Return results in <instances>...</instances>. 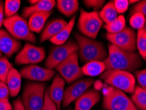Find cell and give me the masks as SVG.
Wrapping results in <instances>:
<instances>
[{"label":"cell","instance_id":"1","mask_svg":"<svg viewBox=\"0 0 146 110\" xmlns=\"http://www.w3.org/2000/svg\"><path fill=\"white\" fill-rule=\"evenodd\" d=\"M104 63L106 65V71H123L133 72L142 66L141 57L138 53L128 52L109 44L108 45V55Z\"/></svg>","mask_w":146,"mask_h":110},{"label":"cell","instance_id":"2","mask_svg":"<svg viewBox=\"0 0 146 110\" xmlns=\"http://www.w3.org/2000/svg\"><path fill=\"white\" fill-rule=\"evenodd\" d=\"M75 39L78 47V53L80 60L84 63L90 61H104L108 53L101 42L75 33Z\"/></svg>","mask_w":146,"mask_h":110},{"label":"cell","instance_id":"3","mask_svg":"<svg viewBox=\"0 0 146 110\" xmlns=\"http://www.w3.org/2000/svg\"><path fill=\"white\" fill-rule=\"evenodd\" d=\"M46 85L32 82L25 85L22 95V102L26 110H42L44 103Z\"/></svg>","mask_w":146,"mask_h":110},{"label":"cell","instance_id":"4","mask_svg":"<svg viewBox=\"0 0 146 110\" xmlns=\"http://www.w3.org/2000/svg\"><path fill=\"white\" fill-rule=\"evenodd\" d=\"M103 107L106 110H138L125 92L113 87L104 90Z\"/></svg>","mask_w":146,"mask_h":110},{"label":"cell","instance_id":"5","mask_svg":"<svg viewBox=\"0 0 146 110\" xmlns=\"http://www.w3.org/2000/svg\"><path fill=\"white\" fill-rule=\"evenodd\" d=\"M101 78L110 85L126 93L133 94L136 88V79L131 73L123 71H106Z\"/></svg>","mask_w":146,"mask_h":110},{"label":"cell","instance_id":"6","mask_svg":"<svg viewBox=\"0 0 146 110\" xmlns=\"http://www.w3.org/2000/svg\"><path fill=\"white\" fill-rule=\"evenodd\" d=\"M3 25L7 31L16 40H22L34 43L36 36L29 29V24L23 17L15 15L4 20Z\"/></svg>","mask_w":146,"mask_h":110},{"label":"cell","instance_id":"7","mask_svg":"<svg viewBox=\"0 0 146 110\" xmlns=\"http://www.w3.org/2000/svg\"><path fill=\"white\" fill-rule=\"evenodd\" d=\"M102 19L97 11L88 12L81 9L78 19V29L86 37L95 40L103 25Z\"/></svg>","mask_w":146,"mask_h":110},{"label":"cell","instance_id":"8","mask_svg":"<svg viewBox=\"0 0 146 110\" xmlns=\"http://www.w3.org/2000/svg\"><path fill=\"white\" fill-rule=\"evenodd\" d=\"M136 36L135 31L129 27H126L123 31L118 33L106 34L107 39L111 44L128 52L136 51Z\"/></svg>","mask_w":146,"mask_h":110},{"label":"cell","instance_id":"9","mask_svg":"<svg viewBox=\"0 0 146 110\" xmlns=\"http://www.w3.org/2000/svg\"><path fill=\"white\" fill-rule=\"evenodd\" d=\"M78 51V45L73 41H68L62 45L56 46L52 49L47 58L45 63L46 68L53 70L72 53Z\"/></svg>","mask_w":146,"mask_h":110},{"label":"cell","instance_id":"10","mask_svg":"<svg viewBox=\"0 0 146 110\" xmlns=\"http://www.w3.org/2000/svg\"><path fill=\"white\" fill-rule=\"evenodd\" d=\"M55 69L59 73L62 78L68 84L74 83L83 76L78 64V51L72 53Z\"/></svg>","mask_w":146,"mask_h":110},{"label":"cell","instance_id":"11","mask_svg":"<svg viewBox=\"0 0 146 110\" xmlns=\"http://www.w3.org/2000/svg\"><path fill=\"white\" fill-rule=\"evenodd\" d=\"M46 58V51L44 47L26 43L15 57V63L21 65L35 64L42 61Z\"/></svg>","mask_w":146,"mask_h":110},{"label":"cell","instance_id":"12","mask_svg":"<svg viewBox=\"0 0 146 110\" xmlns=\"http://www.w3.org/2000/svg\"><path fill=\"white\" fill-rule=\"evenodd\" d=\"M94 80L92 79H78L74 81L71 85L66 88L62 102V107L66 108L76 99L81 96L88 88L93 85Z\"/></svg>","mask_w":146,"mask_h":110},{"label":"cell","instance_id":"13","mask_svg":"<svg viewBox=\"0 0 146 110\" xmlns=\"http://www.w3.org/2000/svg\"><path fill=\"white\" fill-rule=\"evenodd\" d=\"M20 73L23 78L33 81H48L54 77L55 72L53 70L43 68L36 65H30L23 67Z\"/></svg>","mask_w":146,"mask_h":110},{"label":"cell","instance_id":"14","mask_svg":"<svg viewBox=\"0 0 146 110\" xmlns=\"http://www.w3.org/2000/svg\"><path fill=\"white\" fill-rule=\"evenodd\" d=\"M21 47V43L14 38L9 32L0 29V51L7 57H11Z\"/></svg>","mask_w":146,"mask_h":110},{"label":"cell","instance_id":"15","mask_svg":"<svg viewBox=\"0 0 146 110\" xmlns=\"http://www.w3.org/2000/svg\"><path fill=\"white\" fill-rule=\"evenodd\" d=\"M65 81L60 75H56L53 79L52 83L48 88V94L51 100L56 105L58 110H61L64 96Z\"/></svg>","mask_w":146,"mask_h":110},{"label":"cell","instance_id":"16","mask_svg":"<svg viewBox=\"0 0 146 110\" xmlns=\"http://www.w3.org/2000/svg\"><path fill=\"white\" fill-rule=\"evenodd\" d=\"M100 100L101 95L98 90H88L75 100L74 110H90Z\"/></svg>","mask_w":146,"mask_h":110},{"label":"cell","instance_id":"17","mask_svg":"<svg viewBox=\"0 0 146 110\" xmlns=\"http://www.w3.org/2000/svg\"><path fill=\"white\" fill-rule=\"evenodd\" d=\"M55 5L56 1L55 0H40L33 5L25 7L23 11V17L27 19L35 13L51 12Z\"/></svg>","mask_w":146,"mask_h":110},{"label":"cell","instance_id":"18","mask_svg":"<svg viewBox=\"0 0 146 110\" xmlns=\"http://www.w3.org/2000/svg\"><path fill=\"white\" fill-rule=\"evenodd\" d=\"M67 22L63 19H55L49 23L43 31L40 36V42L53 38L61 32L67 25Z\"/></svg>","mask_w":146,"mask_h":110},{"label":"cell","instance_id":"19","mask_svg":"<svg viewBox=\"0 0 146 110\" xmlns=\"http://www.w3.org/2000/svg\"><path fill=\"white\" fill-rule=\"evenodd\" d=\"M21 78L22 76L20 72L15 68H13L9 73L6 81V85L9 88L10 96L11 97H16L20 92L22 83Z\"/></svg>","mask_w":146,"mask_h":110},{"label":"cell","instance_id":"20","mask_svg":"<svg viewBox=\"0 0 146 110\" xmlns=\"http://www.w3.org/2000/svg\"><path fill=\"white\" fill-rule=\"evenodd\" d=\"M51 15V12L40 13L33 14L29 17V29L33 32L40 33L46 23L47 19Z\"/></svg>","mask_w":146,"mask_h":110},{"label":"cell","instance_id":"21","mask_svg":"<svg viewBox=\"0 0 146 110\" xmlns=\"http://www.w3.org/2000/svg\"><path fill=\"white\" fill-rule=\"evenodd\" d=\"M81 71L84 75L89 77H96L102 75L106 71V65L104 61H90L86 63Z\"/></svg>","mask_w":146,"mask_h":110},{"label":"cell","instance_id":"22","mask_svg":"<svg viewBox=\"0 0 146 110\" xmlns=\"http://www.w3.org/2000/svg\"><path fill=\"white\" fill-rule=\"evenodd\" d=\"M75 21H76V16H74L70 19L69 22L67 23V25L64 27V29L61 30L59 34H57L53 38L49 40L50 42L53 43V44H55L56 46L62 45L66 43L72 31L73 27H74L75 24Z\"/></svg>","mask_w":146,"mask_h":110},{"label":"cell","instance_id":"23","mask_svg":"<svg viewBox=\"0 0 146 110\" xmlns=\"http://www.w3.org/2000/svg\"><path fill=\"white\" fill-rule=\"evenodd\" d=\"M56 5L58 10L66 17L72 15L79 8V3L77 0H58Z\"/></svg>","mask_w":146,"mask_h":110},{"label":"cell","instance_id":"24","mask_svg":"<svg viewBox=\"0 0 146 110\" xmlns=\"http://www.w3.org/2000/svg\"><path fill=\"white\" fill-rule=\"evenodd\" d=\"M99 16L106 25H109L116 20L118 17V13L113 1L108 2L99 13Z\"/></svg>","mask_w":146,"mask_h":110},{"label":"cell","instance_id":"25","mask_svg":"<svg viewBox=\"0 0 146 110\" xmlns=\"http://www.w3.org/2000/svg\"><path fill=\"white\" fill-rule=\"evenodd\" d=\"M131 100L138 110H146V89L136 87Z\"/></svg>","mask_w":146,"mask_h":110},{"label":"cell","instance_id":"26","mask_svg":"<svg viewBox=\"0 0 146 110\" xmlns=\"http://www.w3.org/2000/svg\"><path fill=\"white\" fill-rule=\"evenodd\" d=\"M104 28L109 34H116L121 32L126 28V21L124 17L122 15L118 16L116 20L109 25H106Z\"/></svg>","mask_w":146,"mask_h":110},{"label":"cell","instance_id":"27","mask_svg":"<svg viewBox=\"0 0 146 110\" xmlns=\"http://www.w3.org/2000/svg\"><path fill=\"white\" fill-rule=\"evenodd\" d=\"M136 34L137 49L139 51V55L146 60V33L144 29L139 30Z\"/></svg>","mask_w":146,"mask_h":110},{"label":"cell","instance_id":"28","mask_svg":"<svg viewBox=\"0 0 146 110\" xmlns=\"http://www.w3.org/2000/svg\"><path fill=\"white\" fill-rule=\"evenodd\" d=\"M13 68V65L5 56L0 57V82L6 83L9 73Z\"/></svg>","mask_w":146,"mask_h":110},{"label":"cell","instance_id":"29","mask_svg":"<svg viewBox=\"0 0 146 110\" xmlns=\"http://www.w3.org/2000/svg\"><path fill=\"white\" fill-rule=\"evenodd\" d=\"M20 0H6L4 5V12L7 18L15 15L20 8Z\"/></svg>","mask_w":146,"mask_h":110},{"label":"cell","instance_id":"30","mask_svg":"<svg viewBox=\"0 0 146 110\" xmlns=\"http://www.w3.org/2000/svg\"><path fill=\"white\" fill-rule=\"evenodd\" d=\"M145 23V17L143 15L136 13L132 15L130 19V25L131 27L134 29L139 31L141 29H143Z\"/></svg>","mask_w":146,"mask_h":110},{"label":"cell","instance_id":"31","mask_svg":"<svg viewBox=\"0 0 146 110\" xmlns=\"http://www.w3.org/2000/svg\"><path fill=\"white\" fill-rule=\"evenodd\" d=\"M114 5L118 13H124L127 11L129 5L128 0H115L113 1Z\"/></svg>","mask_w":146,"mask_h":110},{"label":"cell","instance_id":"32","mask_svg":"<svg viewBox=\"0 0 146 110\" xmlns=\"http://www.w3.org/2000/svg\"><path fill=\"white\" fill-rule=\"evenodd\" d=\"M135 76L138 81L139 87L146 89V69L136 71Z\"/></svg>","mask_w":146,"mask_h":110},{"label":"cell","instance_id":"33","mask_svg":"<svg viewBox=\"0 0 146 110\" xmlns=\"http://www.w3.org/2000/svg\"><path fill=\"white\" fill-rule=\"evenodd\" d=\"M136 13H139L144 16H146V0L138 1V3L133 7L130 11V15H132Z\"/></svg>","mask_w":146,"mask_h":110},{"label":"cell","instance_id":"34","mask_svg":"<svg viewBox=\"0 0 146 110\" xmlns=\"http://www.w3.org/2000/svg\"><path fill=\"white\" fill-rule=\"evenodd\" d=\"M42 110H58L56 105L55 104V103L49 98L48 89H47L46 93H45L44 103Z\"/></svg>","mask_w":146,"mask_h":110},{"label":"cell","instance_id":"35","mask_svg":"<svg viewBox=\"0 0 146 110\" xmlns=\"http://www.w3.org/2000/svg\"><path fill=\"white\" fill-rule=\"evenodd\" d=\"M104 0H85L83 1L84 5L88 8H94V9H100L105 3Z\"/></svg>","mask_w":146,"mask_h":110},{"label":"cell","instance_id":"36","mask_svg":"<svg viewBox=\"0 0 146 110\" xmlns=\"http://www.w3.org/2000/svg\"><path fill=\"white\" fill-rule=\"evenodd\" d=\"M10 92L6 83L0 82V100H9Z\"/></svg>","mask_w":146,"mask_h":110},{"label":"cell","instance_id":"37","mask_svg":"<svg viewBox=\"0 0 146 110\" xmlns=\"http://www.w3.org/2000/svg\"><path fill=\"white\" fill-rule=\"evenodd\" d=\"M0 110H13L9 100H0Z\"/></svg>","mask_w":146,"mask_h":110},{"label":"cell","instance_id":"38","mask_svg":"<svg viewBox=\"0 0 146 110\" xmlns=\"http://www.w3.org/2000/svg\"><path fill=\"white\" fill-rule=\"evenodd\" d=\"M13 110H26L20 98L17 99L13 102Z\"/></svg>","mask_w":146,"mask_h":110},{"label":"cell","instance_id":"39","mask_svg":"<svg viewBox=\"0 0 146 110\" xmlns=\"http://www.w3.org/2000/svg\"><path fill=\"white\" fill-rule=\"evenodd\" d=\"M4 3L2 1H0V29L3 25L4 22Z\"/></svg>","mask_w":146,"mask_h":110},{"label":"cell","instance_id":"40","mask_svg":"<svg viewBox=\"0 0 146 110\" xmlns=\"http://www.w3.org/2000/svg\"><path fill=\"white\" fill-rule=\"evenodd\" d=\"M129 3H136V2H138V1H136V0H134V1H128Z\"/></svg>","mask_w":146,"mask_h":110},{"label":"cell","instance_id":"41","mask_svg":"<svg viewBox=\"0 0 146 110\" xmlns=\"http://www.w3.org/2000/svg\"><path fill=\"white\" fill-rule=\"evenodd\" d=\"M143 29H144V31L146 33V20H145V25H144V27H143Z\"/></svg>","mask_w":146,"mask_h":110},{"label":"cell","instance_id":"42","mask_svg":"<svg viewBox=\"0 0 146 110\" xmlns=\"http://www.w3.org/2000/svg\"><path fill=\"white\" fill-rule=\"evenodd\" d=\"M1 55H2V52H1V51H0V57H1Z\"/></svg>","mask_w":146,"mask_h":110},{"label":"cell","instance_id":"43","mask_svg":"<svg viewBox=\"0 0 146 110\" xmlns=\"http://www.w3.org/2000/svg\"><path fill=\"white\" fill-rule=\"evenodd\" d=\"M68 110H71V109H68Z\"/></svg>","mask_w":146,"mask_h":110}]
</instances>
